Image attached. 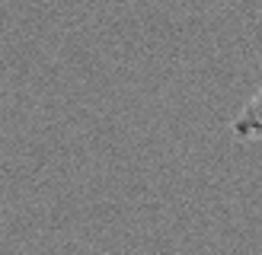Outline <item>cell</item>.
Here are the masks:
<instances>
[{
  "mask_svg": "<svg viewBox=\"0 0 262 255\" xmlns=\"http://www.w3.org/2000/svg\"><path fill=\"white\" fill-rule=\"evenodd\" d=\"M233 137L237 140H262V86L243 106V112L233 118Z\"/></svg>",
  "mask_w": 262,
  "mask_h": 255,
  "instance_id": "1",
  "label": "cell"
}]
</instances>
